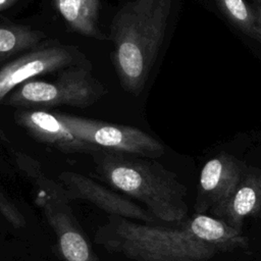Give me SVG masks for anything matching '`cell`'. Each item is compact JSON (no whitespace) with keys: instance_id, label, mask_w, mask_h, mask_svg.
Returning <instances> with one entry per match:
<instances>
[{"instance_id":"obj_1","label":"cell","mask_w":261,"mask_h":261,"mask_svg":"<svg viewBox=\"0 0 261 261\" xmlns=\"http://www.w3.org/2000/svg\"><path fill=\"white\" fill-rule=\"evenodd\" d=\"M171 0H130L115 13L110 27L114 65L122 88L139 95L145 87L164 39Z\"/></svg>"},{"instance_id":"obj_2","label":"cell","mask_w":261,"mask_h":261,"mask_svg":"<svg viewBox=\"0 0 261 261\" xmlns=\"http://www.w3.org/2000/svg\"><path fill=\"white\" fill-rule=\"evenodd\" d=\"M94 161L101 180L142 203L157 220L179 222L187 217L186 188L160 163L151 158L105 149L97 150Z\"/></svg>"},{"instance_id":"obj_3","label":"cell","mask_w":261,"mask_h":261,"mask_svg":"<svg viewBox=\"0 0 261 261\" xmlns=\"http://www.w3.org/2000/svg\"><path fill=\"white\" fill-rule=\"evenodd\" d=\"M108 253L132 261H207L219 251L196 238L184 224L164 227L108 215L94 237Z\"/></svg>"},{"instance_id":"obj_4","label":"cell","mask_w":261,"mask_h":261,"mask_svg":"<svg viewBox=\"0 0 261 261\" xmlns=\"http://www.w3.org/2000/svg\"><path fill=\"white\" fill-rule=\"evenodd\" d=\"M17 167L34 188V201L53 229L62 261H100L77 221L70 200L57 180L51 178L33 157L15 152Z\"/></svg>"},{"instance_id":"obj_5","label":"cell","mask_w":261,"mask_h":261,"mask_svg":"<svg viewBox=\"0 0 261 261\" xmlns=\"http://www.w3.org/2000/svg\"><path fill=\"white\" fill-rule=\"evenodd\" d=\"M103 95V87L80 65L65 67L54 82L28 81L12 90L2 103L12 106L70 105L87 107Z\"/></svg>"},{"instance_id":"obj_6","label":"cell","mask_w":261,"mask_h":261,"mask_svg":"<svg viewBox=\"0 0 261 261\" xmlns=\"http://www.w3.org/2000/svg\"><path fill=\"white\" fill-rule=\"evenodd\" d=\"M55 115L75 138L96 148L151 159L164 153V146L159 141L137 127L69 114Z\"/></svg>"},{"instance_id":"obj_7","label":"cell","mask_w":261,"mask_h":261,"mask_svg":"<svg viewBox=\"0 0 261 261\" xmlns=\"http://www.w3.org/2000/svg\"><path fill=\"white\" fill-rule=\"evenodd\" d=\"M57 180L64 188L70 201L85 200L105 211L130 220L155 224L157 219L145 207L135 203L124 195L74 171H62Z\"/></svg>"},{"instance_id":"obj_8","label":"cell","mask_w":261,"mask_h":261,"mask_svg":"<svg viewBox=\"0 0 261 261\" xmlns=\"http://www.w3.org/2000/svg\"><path fill=\"white\" fill-rule=\"evenodd\" d=\"M73 53L63 46H48L28 52L0 68V103L8 94L31 79L68 67Z\"/></svg>"},{"instance_id":"obj_9","label":"cell","mask_w":261,"mask_h":261,"mask_svg":"<svg viewBox=\"0 0 261 261\" xmlns=\"http://www.w3.org/2000/svg\"><path fill=\"white\" fill-rule=\"evenodd\" d=\"M243 175L240 162L230 155L219 154L208 160L200 173L196 213L221 206L234 193Z\"/></svg>"},{"instance_id":"obj_10","label":"cell","mask_w":261,"mask_h":261,"mask_svg":"<svg viewBox=\"0 0 261 261\" xmlns=\"http://www.w3.org/2000/svg\"><path fill=\"white\" fill-rule=\"evenodd\" d=\"M16 122L39 142L65 153L97 151L98 148L75 138L55 115L42 110H21L15 113Z\"/></svg>"},{"instance_id":"obj_11","label":"cell","mask_w":261,"mask_h":261,"mask_svg":"<svg viewBox=\"0 0 261 261\" xmlns=\"http://www.w3.org/2000/svg\"><path fill=\"white\" fill-rule=\"evenodd\" d=\"M261 210V171H247L231 197L221 206L211 210V214L233 228H242L246 217Z\"/></svg>"},{"instance_id":"obj_12","label":"cell","mask_w":261,"mask_h":261,"mask_svg":"<svg viewBox=\"0 0 261 261\" xmlns=\"http://www.w3.org/2000/svg\"><path fill=\"white\" fill-rule=\"evenodd\" d=\"M185 224L196 238L215 247L219 252L245 248L248 245L240 229L213 216L196 213Z\"/></svg>"},{"instance_id":"obj_13","label":"cell","mask_w":261,"mask_h":261,"mask_svg":"<svg viewBox=\"0 0 261 261\" xmlns=\"http://www.w3.org/2000/svg\"><path fill=\"white\" fill-rule=\"evenodd\" d=\"M54 5L75 32L95 39H105L98 29L100 0H54Z\"/></svg>"},{"instance_id":"obj_14","label":"cell","mask_w":261,"mask_h":261,"mask_svg":"<svg viewBox=\"0 0 261 261\" xmlns=\"http://www.w3.org/2000/svg\"><path fill=\"white\" fill-rule=\"evenodd\" d=\"M45 35L31 27L0 23V63L9 57L38 45Z\"/></svg>"},{"instance_id":"obj_15","label":"cell","mask_w":261,"mask_h":261,"mask_svg":"<svg viewBox=\"0 0 261 261\" xmlns=\"http://www.w3.org/2000/svg\"><path fill=\"white\" fill-rule=\"evenodd\" d=\"M225 17L249 37L259 40L255 10L244 0H216Z\"/></svg>"},{"instance_id":"obj_16","label":"cell","mask_w":261,"mask_h":261,"mask_svg":"<svg viewBox=\"0 0 261 261\" xmlns=\"http://www.w3.org/2000/svg\"><path fill=\"white\" fill-rule=\"evenodd\" d=\"M0 214L8 221L12 226L16 228L24 227L27 220L22 212L16 207L13 201L8 197L0 186Z\"/></svg>"},{"instance_id":"obj_17","label":"cell","mask_w":261,"mask_h":261,"mask_svg":"<svg viewBox=\"0 0 261 261\" xmlns=\"http://www.w3.org/2000/svg\"><path fill=\"white\" fill-rule=\"evenodd\" d=\"M256 18H257V28H258V34L261 41V2L256 5Z\"/></svg>"},{"instance_id":"obj_18","label":"cell","mask_w":261,"mask_h":261,"mask_svg":"<svg viewBox=\"0 0 261 261\" xmlns=\"http://www.w3.org/2000/svg\"><path fill=\"white\" fill-rule=\"evenodd\" d=\"M17 0H0V12L12 6Z\"/></svg>"}]
</instances>
